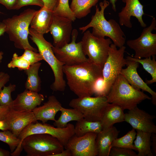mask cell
I'll list each match as a JSON object with an SVG mask.
<instances>
[{
    "label": "cell",
    "instance_id": "cell-45",
    "mask_svg": "<svg viewBox=\"0 0 156 156\" xmlns=\"http://www.w3.org/2000/svg\"><path fill=\"white\" fill-rule=\"evenodd\" d=\"M11 153L8 151L0 148V156H10Z\"/></svg>",
    "mask_w": 156,
    "mask_h": 156
},
{
    "label": "cell",
    "instance_id": "cell-36",
    "mask_svg": "<svg viewBox=\"0 0 156 156\" xmlns=\"http://www.w3.org/2000/svg\"><path fill=\"white\" fill-rule=\"evenodd\" d=\"M110 156H137L133 150L116 147H112L109 152Z\"/></svg>",
    "mask_w": 156,
    "mask_h": 156
},
{
    "label": "cell",
    "instance_id": "cell-24",
    "mask_svg": "<svg viewBox=\"0 0 156 156\" xmlns=\"http://www.w3.org/2000/svg\"><path fill=\"white\" fill-rule=\"evenodd\" d=\"M134 145L138 152L137 156H153L151 148V133L136 130Z\"/></svg>",
    "mask_w": 156,
    "mask_h": 156
},
{
    "label": "cell",
    "instance_id": "cell-15",
    "mask_svg": "<svg viewBox=\"0 0 156 156\" xmlns=\"http://www.w3.org/2000/svg\"><path fill=\"white\" fill-rule=\"evenodd\" d=\"M155 115L150 114L137 106L125 114L124 121L136 130L156 133V126L153 120Z\"/></svg>",
    "mask_w": 156,
    "mask_h": 156
},
{
    "label": "cell",
    "instance_id": "cell-12",
    "mask_svg": "<svg viewBox=\"0 0 156 156\" xmlns=\"http://www.w3.org/2000/svg\"><path fill=\"white\" fill-rule=\"evenodd\" d=\"M78 35L77 30L74 29L72 31L70 43L60 48L53 46L52 49L55 57L64 65H75L89 60L83 52L81 41L76 42Z\"/></svg>",
    "mask_w": 156,
    "mask_h": 156
},
{
    "label": "cell",
    "instance_id": "cell-23",
    "mask_svg": "<svg viewBox=\"0 0 156 156\" xmlns=\"http://www.w3.org/2000/svg\"><path fill=\"white\" fill-rule=\"evenodd\" d=\"M124 110L118 105L108 103L100 120L102 129L110 128L115 123L124 121Z\"/></svg>",
    "mask_w": 156,
    "mask_h": 156
},
{
    "label": "cell",
    "instance_id": "cell-26",
    "mask_svg": "<svg viewBox=\"0 0 156 156\" xmlns=\"http://www.w3.org/2000/svg\"><path fill=\"white\" fill-rule=\"evenodd\" d=\"M60 111L61 112L60 117L53 123L54 125L57 128L65 127L70 122L77 121L83 118L82 114L75 108H66L62 107Z\"/></svg>",
    "mask_w": 156,
    "mask_h": 156
},
{
    "label": "cell",
    "instance_id": "cell-31",
    "mask_svg": "<svg viewBox=\"0 0 156 156\" xmlns=\"http://www.w3.org/2000/svg\"><path fill=\"white\" fill-rule=\"evenodd\" d=\"M53 12L56 15L69 19L73 22L76 19L70 8L69 0H59L58 5Z\"/></svg>",
    "mask_w": 156,
    "mask_h": 156
},
{
    "label": "cell",
    "instance_id": "cell-46",
    "mask_svg": "<svg viewBox=\"0 0 156 156\" xmlns=\"http://www.w3.org/2000/svg\"><path fill=\"white\" fill-rule=\"evenodd\" d=\"M6 32V26L2 22H0V36L3 35Z\"/></svg>",
    "mask_w": 156,
    "mask_h": 156
},
{
    "label": "cell",
    "instance_id": "cell-42",
    "mask_svg": "<svg viewBox=\"0 0 156 156\" xmlns=\"http://www.w3.org/2000/svg\"><path fill=\"white\" fill-rule=\"evenodd\" d=\"M10 78L9 75L7 73L4 75L0 79V91L2 88L9 81Z\"/></svg>",
    "mask_w": 156,
    "mask_h": 156
},
{
    "label": "cell",
    "instance_id": "cell-1",
    "mask_svg": "<svg viewBox=\"0 0 156 156\" xmlns=\"http://www.w3.org/2000/svg\"><path fill=\"white\" fill-rule=\"evenodd\" d=\"M102 68L89 60L75 65H64L63 70L70 90L82 97L94 94L96 83L103 77Z\"/></svg>",
    "mask_w": 156,
    "mask_h": 156
},
{
    "label": "cell",
    "instance_id": "cell-33",
    "mask_svg": "<svg viewBox=\"0 0 156 156\" xmlns=\"http://www.w3.org/2000/svg\"><path fill=\"white\" fill-rule=\"evenodd\" d=\"M16 86L10 83L7 86H4L0 91V105H11L13 100L11 93L15 90Z\"/></svg>",
    "mask_w": 156,
    "mask_h": 156
},
{
    "label": "cell",
    "instance_id": "cell-22",
    "mask_svg": "<svg viewBox=\"0 0 156 156\" xmlns=\"http://www.w3.org/2000/svg\"><path fill=\"white\" fill-rule=\"evenodd\" d=\"M53 11L43 6L36 12L31 21L30 28L44 34L50 31L52 22Z\"/></svg>",
    "mask_w": 156,
    "mask_h": 156
},
{
    "label": "cell",
    "instance_id": "cell-16",
    "mask_svg": "<svg viewBox=\"0 0 156 156\" xmlns=\"http://www.w3.org/2000/svg\"><path fill=\"white\" fill-rule=\"evenodd\" d=\"M126 68H123L120 74L135 88L147 92L152 96V102L156 105V92L153 91L140 77L137 72L139 63L135 61L127 60Z\"/></svg>",
    "mask_w": 156,
    "mask_h": 156
},
{
    "label": "cell",
    "instance_id": "cell-35",
    "mask_svg": "<svg viewBox=\"0 0 156 156\" xmlns=\"http://www.w3.org/2000/svg\"><path fill=\"white\" fill-rule=\"evenodd\" d=\"M21 56L28 62L31 65L43 60V57L40 53L27 49Z\"/></svg>",
    "mask_w": 156,
    "mask_h": 156
},
{
    "label": "cell",
    "instance_id": "cell-18",
    "mask_svg": "<svg viewBox=\"0 0 156 156\" xmlns=\"http://www.w3.org/2000/svg\"><path fill=\"white\" fill-rule=\"evenodd\" d=\"M5 120L8 125V130L17 137L27 126L37 121L32 111L20 112L12 108Z\"/></svg>",
    "mask_w": 156,
    "mask_h": 156
},
{
    "label": "cell",
    "instance_id": "cell-5",
    "mask_svg": "<svg viewBox=\"0 0 156 156\" xmlns=\"http://www.w3.org/2000/svg\"><path fill=\"white\" fill-rule=\"evenodd\" d=\"M29 34L30 39L37 46L43 60L49 65L53 72L54 80L51 86V89L55 91H64L66 87L63 70L64 65L55 57L52 49L53 45L46 40L44 34L31 28H29Z\"/></svg>",
    "mask_w": 156,
    "mask_h": 156
},
{
    "label": "cell",
    "instance_id": "cell-47",
    "mask_svg": "<svg viewBox=\"0 0 156 156\" xmlns=\"http://www.w3.org/2000/svg\"><path fill=\"white\" fill-rule=\"evenodd\" d=\"M110 3L112 4V8L113 10L116 12V3L117 0H109ZM107 0H104L103 1H106Z\"/></svg>",
    "mask_w": 156,
    "mask_h": 156
},
{
    "label": "cell",
    "instance_id": "cell-14",
    "mask_svg": "<svg viewBox=\"0 0 156 156\" xmlns=\"http://www.w3.org/2000/svg\"><path fill=\"white\" fill-rule=\"evenodd\" d=\"M72 22L54 14L49 31L53 39L54 47L60 48L69 43L73 30Z\"/></svg>",
    "mask_w": 156,
    "mask_h": 156
},
{
    "label": "cell",
    "instance_id": "cell-19",
    "mask_svg": "<svg viewBox=\"0 0 156 156\" xmlns=\"http://www.w3.org/2000/svg\"><path fill=\"white\" fill-rule=\"evenodd\" d=\"M44 99L43 94L26 89L13 100L11 107L18 111H32L40 105Z\"/></svg>",
    "mask_w": 156,
    "mask_h": 156
},
{
    "label": "cell",
    "instance_id": "cell-32",
    "mask_svg": "<svg viewBox=\"0 0 156 156\" xmlns=\"http://www.w3.org/2000/svg\"><path fill=\"white\" fill-rule=\"evenodd\" d=\"M0 141L8 145L11 153L13 152L18 146L20 140L9 130L0 131Z\"/></svg>",
    "mask_w": 156,
    "mask_h": 156
},
{
    "label": "cell",
    "instance_id": "cell-2",
    "mask_svg": "<svg viewBox=\"0 0 156 156\" xmlns=\"http://www.w3.org/2000/svg\"><path fill=\"white\" fill-rule=\"evenodd\" d=\"M109 5L107 1L101 2L100 10L97 5L96 6V12L92 15L90 22L86 25L80 27L79 30L84 33L88 28L92 27V34L99 37H108L117 47L123 46L126 41L125 36L119 25L113 19L107 21L104 16L105 9Z\"/></svg>",
    "mask_w": 156,
    "mask_h": 156
},
{
    "label": "cell",
    "instance_id": "cell-6",
    "mask_svg": "<svg viewBox=\"0 0 156 156\" xmlns=\"http://www.w3.org/2000/svg\"><path fill=\"white\" fill-rule=\"evenodd\" d=\"M21 146L27 156H53L64 148L57 138L44 133L27 136L23 140Z\"/></svg>",
    "mask_w": 156,
    "mask_h": 156
},
{
    "label": "cell",
    "instance_id": "cell-29",
    "mask_svg": "<svg viewBox=\"0 0 156 156\" xmlns=\"http://www.w3.org/2000/svg\"><path fill=\"white\" fill-rule=\"evenodd\" d=\"M146 58L143 59H137L133 57L127 56L126 59L135 61L141 64L144 69L151 75L152 79L146 80L145 82L147 84H150L156 82V61L155 56Z\"/></svg>",
    "mask_w": 156,
    "mask_h": 156
},
{
    "label": "cell",
    "instance_id": "cell-9",
    "mask_svg": "<svg viewBox=\"0 0 156 156\" xmlns=\"http://www.w3.org/2000/svg\"><path fill=\"white\" fill-rule=\"evenodd\" d=\"M125 49L124 46L118 49L114 44L112 43L110 45L108 56L102 70L106 96L123 68L126 65L127 60L124 57Z\"/></svg>",
    "mask_w": 156,
    "mask_h": 156
},
{
    "label": "cell",
    "instance_id": "cell-49",
    "mask_svg": "<svg viewBox=\"0 0 156 156\" xmlns=\"http://www.w3.org/2000/svg\"><path fill=\"white\" fill-rule=\"evenodd\" d=\"M5 73L2 72L0 73V79L4 75Z\"/></svg>",
    "mask_w": 156,
    "mask_h": 156
},
{
    "label": "cell",
    "instance_id": "cell-4",
    "mask_svg": "<svg viewBox=\"0 0 156 156\" xmlns=\"http://www.w3.org/2000/svg\"><path fill=\"white\" fill-rule=\"evenodd\" d=\"M106 97L108 103L129 110L145 100L151 99L143 92L131 85L121 74L116 79Z\"/></svg>",
    "mask_w": 156,
    "mask_h": 156
},
{
    "label": "cell",
    "instance_id": "cell-27",
    "mask_svg": "<svg viewBox=\"0 0 156 156\" xmlns=\"http://www.w3.org/2000/svg\"><path fill=\"white\" fill-rule=\"evenodd\" d=\"M99 0H72L70 8L76 18L86 16L91 12L92 8L96 5Z\"/></svg>",
    "mask_w": 156,
    "mask_h": 156
},
{
    "label": "cell",
    "instance_id": "cell-48",
    "mask_svg": "<svg viewBox=\"0 0 156 156\" xmlns=\"http://www.w3.org/2000/svg\"><path fill=\"white\" fill-rule=\"evenodd\" d=\"M3 53L2 52H0V64L1 62V60L3 58Z\"/></svg>",
    "mask_w": 156,
    "mask_h": 156
},
{
    "label": "cell",
    "instance_id": "cell-13",
    "mask_svg": "<svg viewBox=\"0 0 156 156\" xmlns=\"http://www.w3.org/2000/svg\"><path fill=\"white\" fill-rule=\"evenodd\" d=\"M97 134L89 132L81 136L73 135L64 146L70 151L72 156H98L96 143Z\"/></svg>",
    "mask_w": 156,
    "mask_h": 156
},
{
    "label": "cell",
    "instance_id": "cell-40",
    "mask_svg": "<svg viewBox=\"0 0 156 156\" xmlns=\"http://www.w3.org/2000/svg\"><path fill=\"white\" fill-rule=\"evenodd\" d=\"M17 1V0H0V3L8 9L14 10Z\"/></svg>",
    "mask_w": 156,
    "mask_h": 156
},
{
    "label": "cell",
    "instance_id": "cell-10",
    "mask_svg": "<svg viewBox=\"0 0 156 156\" xmlns=\"http://www.w3.org/2000/svg\"><path fill=\"white\" fill-rule=\"evenodd\" d=\"M108 103L106 96H85L73 99L69 105L80 112L85 119L98 121H100Z\"/></svg>",
    "mask_w": 156,
    "mask_h": 156
},
{
    "label": "cell",
    "instance_id": "cell-7",
    "mask_svg": "<svg viewBox=\"0 0 156 156\" xmlns=\"http://www.w3.org/2000/svg\"><path fill=\"white\" fill-rule=\"evenodd\" d=\"M75 126L68 123L67 126L63 128L54 127L50 125L41 123L37 121L31 123L27 126L21 132L18 138L20 143L15 150L11 153V155H20L22 151L21 146L24 139L31 135L44 133L50 135L57 138L64 146L69 140L75 135Z\"/></svg>",
    "mask_w": 156,
    "mask_h": 156
},
{
    "label": "cell",
    "instance_id": "cell-17",
    "mask_svg": "<svg viewBox=\"0 0 156 156\" xmlns=\"http://www.w3.org/2000/svg\"><path fill=\"white\" fill-rule=\"evenodd\" d=\"M125 3V6L118 13L119 23L121 26H125L129 28L132 27L131 21V16L137 18L140 26L143 27H146V24L144 22L142 16L145 14L144 10V6L139 0H122Z\"/></svg>",
    "mask_w": 156,
    "mask_h": 156
},
{
    "label": "cell",
    "instance_id": "cell-34",
    "mask_svg": "<svg viewBox=\"0 0 156 156\" xmlns=\"http://www.w3.org/2000/svg\"><path fill=\"white\" fill-rule=\"evenodd\" d=\"M30 66L28 62L21 56H18L16 53L13 54L12 60L8 64V67L9 68H17L20 70H25L28 68Z\"/></svg>",
    "mask_w": 156,
    "mask_h": 156
},
{
    "label": "cell",
    "instance_id": "cell-37",
    "mask_svg": "<svg viewBox=\"0 0 156 156\" xmlns=\"http://www.w3.org/2000/svg\"><path fill=\"white\" fill-rule=\"evenodd\" d=\"M29 5H35L41 8L43 6L44 4L42 0H17L14 10H18Z\"/></svg>",
    "mask_w": 156,
    "mask_h": 156
},
{
    "label": "cell",
    "instance_id": "cell-43",
    "mask_svg": "<svg viewBox=\"0 0 156 156\" xmlns=\"http://www.w3.org/2000/svg\"><path fill=\"white\" fill-rule=\"evenodd\" d=\"M65 149L60 153L54 155L53 156H72L70 151L67 149Z\"/></svg>",
    "mask_w": 156,
    "mask_h": 156
},
{
    "label": "cell",
    "instance_id": "cell-8",
    "mask_svg": "<svg viewBox=\"0 0 156 156\" xmlns=\"http://www.w3.org/2000/svg\"><path fill=\"white\" fill-rule=\"evenodd\" d=\"M81 42L83 52L89 60L103 68L112 43L111 39L95 36L87 30Z\"/></svg>",
    "mask_w": 156,
    "mask_h": 156
},
{
    "label": "cell",
    "instance_id": "cell-30",
    "mask_svg": "<svg viewBox=\"0 0 156 156\" xmlns=\"http://www.w3.org/2000/svg\"><path fill=\"white\" fill-rule=\"evenodd\" d=\"M136 134L135 130L132 128L124 136L115 139L112 144L111 148L116 147L136 151L133 143Z\"/></svg>",
    "mask_w": 156,
    "mask_h": 156
},
{
    "label": "cell",
    "instance_id": "cell-44",
    "mask_svg": "<svg viewBox=\"0 0 156 156\" xmlns=\"http://www.w3.org/2000/svg\"><path fill=\"white\" fill-rule=\"evenodd\" d=\"M0 130L5 131L8 130V127L5 120L0 121Z\"/></svg>",
    "mask_w": 156,
    "mask_h": 156
},
{
    "label": "cell",
    "instance_id": "cell-28",
    "mask_svg": "<svg viewBox=\"0 0 156 156\" xmlns=\"http://www.w3.org/2000/svg\"><path fill=\"white\" fill-rule=\"evenodd\" d=\"M75 126V133L77 136H82L89 132L98 134L102 130L100 121H91L84 118L77 121Z\"/></svg>",
    "mask_w": 156,
    "mask_h": 156
},
{
    "label": "cell",
    "instance_id": "cell-21",
    "mask_svg": "<svg viewBox=\"0 0 156 156\" xmlns=\"http://www.w3.org/2000/svg\"><path fill=\"white\" fill-rule=\"evenodd\" d=\"M120 132L113 126L103 129L97 134L96 143L98 156H109L111 145L114 141L118 138Z\"/></svg>",
    "mask_w": 156,
    "mask_h": 156
},
{
    "label": "cell",
    "instance_id": "cell-39",
    "mask_svg": "<svg viewBox=\"0 0 156 156\" xmlns=\"http://www.w3.org/2000/svg\"><path fill=\"white\" fill-rule=\"evenodd\" d=\"M11 107V105H0V121L5 120Z\"/></svg>",
    "mask_w": 156,
    "mask_h": 156
},
{
    "label": "cell",
    "instance_id": "cell-41",
    "mask_svg": "<svg viewBox=\"0 0 156 156\" xmlns=\"http://www.w3.org/2000/svg\"><path fill=\"white\" fill-rule=\"evenodd\" d=\"M151 146H152V151L153 156L156 155V135L152 133L151 137Z\"/></svg>",
    "mask_w": 156,
    "mask_h": 156
},
{
    "label": "cell",
    "instance_id": "cell-20",
    "mask_svg": "<svg viewBox=\"0 0 156 156\" xmlns=\"http://www.w3.org/2000/svg\"><path fill=\"white\" fill-rule=\"evenodd\" d=\"M62 107L61 103L54 95L49 96L48 101L40 106L36 107L32 111L37 121L45 123L49 120H55V116Z\"/></svg>",
    "mask_w": 156,
    "mask_h": 156
},
{
    "label": "cell",
    "instance_id": "cell-3",
    "mask_svg": "<svg viewBox=\"0 0 156 156\" xmlns=\"http://www.w3.org/2000/svg\"><path fill=\"white\" fill-rule=\"evenodd\" d=\"M37 10L27 9L18 15L3 20L2 22L6 26V32L10 40L14 43L18 49H28L37 52L38 51L32 47L28 40L29 27Z\"/></svg>",
    "mask_w": 156,
    "mask_h": 156
},
{
    "label": "cell",
    "instance_id": "cell-25",
    "mask_svg": "<svg viewBox=\"0 0 156 156\" xmlns=\"http://www.w3.org/2000/svg\"><path fill=\"white\" fill-rule=\"evenodd\" d=\"M41 65V63L38 62L31 65L28 68L24 70L27 75L25 84L26 89L37 92L40 90L41 81L38 72Z\"/></svg>",
    "mask_w": 156,
    "mask_h": 156
},
{
    "label": "cell",
    "instance_id": "cell-38",
    "mask_svg": "<svg viewBox=\"0 0 156 156\" xmlns=\"http://www.w3.org/2000/svg\"><path fill=\"white\" fill-rule=\"evenodd\" d=\"M43 6L49 10L54 11L57 6L59 0H42Z\"/></svg>",
    "mask_w": 156,
    "mask_h": 156
},
{
    "label": "cell",
    "instance_id": "cell-11",
    "mask_svg": "<svg viewBox=\"0 0 156 156\" xmlns=\"http://www.w3.org/2000/svg\"><path fill=\"white\" fill-rule=\"evenodd\" d=\"M156 29V20L153 17L151 25L144 27L138 38L127 41V45L135 52L134 57L140 59L156 55V34L152 33Z\"/></svg>",
    "mask_w": 156,
    "mask_h": 156
}]
</instances>
